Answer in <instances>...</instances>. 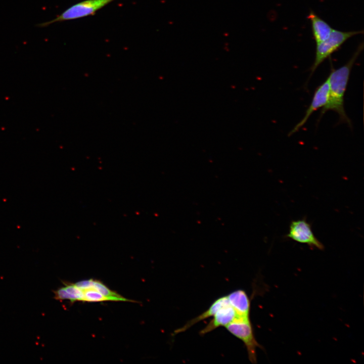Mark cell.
<instances>
[{
    "mask_svg": "<svg viewBox=\"0 0 364 364\" xmlns=\"http://www.w3.org/2000/svg\"><path fill=\"white\" fill-rule=\"evenodd\" d=\"M363 48L362 42L346 64L336 69L331 66V72L328 77L329 82V99L327 104L322 108L320 118L327 111H334L338 114L340 122L346 123L352 128L351 121L344 108V95L352 68Z\"/></svg>",
    "mask_w": 364,
    "mask_h": 364,
    "instance_id": "1",
    "label": "cell"
},
{
    "mask_svg": "<svg viewBox=\"0 0 364 364\" xmlns=\"http://www.w3.org/2000/svg\"><path fill=\"white\" fill-rule=\"evenodd\" d=\"M363 30L343 31L333 29L330 36L324 41L316 44L315 58L310 69L311 77L317 68L351 37L362 34Z\"/></svg>",
    "mask_w": 364,
    "mask_h": 364,
    "instance_id": "2",
    "label": "cell"
},
{
    "mask_svg": "<svg viewBox=\"0 0 364 364\" xmlns=\"http://www.w3.org/2000/svg\"><path fill=\"white\" fill-rule=\"evenodd\" d=\"M115 0H85L67 8L55 18L37 24L45 27L56 22L75 20L94 15L97 11Z\"/></svg>",
    "mask_w": 364,
    "mask_h": 364,
    "instance_id": "3",
    "label": "cell"
},
{
    "mask_svg": "<svg viewBox=\"0 0 364 364\" xmlns=\"http://www.w3.org/2000/svg\"><path fill=\"white\" fill-rule=\"evenodd\" d=\"M227 330L243 341L246 346L248 358L251 362H257L256 349H262L255 338L249 317H237L225 327Z\"/></svg>",
    "mask_w": 364,
    "mask_h": 364,
    "instance_id": "4",
    "label": "cell"
},
{
    "mask_svg": "<svg viewBox=\"0 0 364 364\" xmlns=\"http://www.w3.org/2000/svg\"><path fill=\"white\" fill-rule=\"evenodd\" d=\"M286 237L296 242L305 244L311 248L324 249V245L314 236L311 225L305 218L293 220Z\"/></svg>",
    "mask_w": 364,
    "mask_h": 364,
    "instance_id": "5",
    "label": "cell"
},
{
    "mask_svg": "<svg viewBox=\"0 0 364 364\" xmlns=\"http://www.w3.org/2000/svg\"><path fill=\"white\" fill-rule=\"evenodd\" d=\"M329 96V82L327 79L315 89L310 104L307 108L302 119L289 133L290 136L298 131L307 122L311 114L318 109L324 107L327 103Z\"/></svg>",
    "mask_w": 364,
    "mask_h": 364,
    "instance_id": "6",
    "label": "cell"
},
{
    "mask_svg": "<svg viewBox=\"0 0 364 364\" xmlns=\"http://www.w3.org/2000/svg\"><path fill=\"white\" fill-rule=\"evenodd\" d=\"M237 314L230 305V303L220 308L213 316V318L200 332L201 335H204L215 329L224 326L225 327L232 322Z\"/></svg>",
    "mask_w": 364,
    "mask_h": 364,
    "instance_id": "7",
    "label": "cell"
},
{
    "mask_svg": "<svg viewBox=\"0 0 364 364\" xmlns=\"http://www.w3.org/2000/svg\"><path fill=\"white\" fill-rule=\"evenodd\" d=\"M230 305L239 317H249L250 300L246 292L243 290L234 291L226 296Z\"/></svg>",
    "mask_w": 364,
    "mask_h": 364,
    "instance_id": "8",
    "label": "cell"
},
{
    "mask_svg": "<svg viewBox=\"0 0 364 364\" xmlns=\"http://www.w3.org/2000/svg\"><path fill=\"white\" fill-rule=\"evenodd\" d=\"M307 18L311 24L312 35L316 44L325 40L333 29L332 27L312 10H310Z\"/></svg>",
    "mask_w": 364,
    "mask_h": 364,
    "instance_id": "9",
    "label": "cell"
},
{
    "mask_svg": "<svg viewBox=\"0 0 364 364\" xmlns=\"http://www.w3.org/2000/svg\"><path fill=\"white\" fill-rule=\"evenodd\" d=\"M80 289H92L102 294L114 298L116 301L137 302V301L126 298L115 291L111 290L102 282L93 279L84 280L74 283Z\"/></svg>",
    "mask_w": 364,
    "mask_h": 364,
    "instance_id": "10",
    "label": "cell"
},
{
    "mask_svg": "<svg viewBox=\"0 0 364 364\" xmlns=\"http://www.w3.org/2000/svg\"><path fill=\"white\" fill-rule=\"evenodd\" d=\"M229 303V302L228 301L226 296L221 297L217 299L215 301H214L213 303H212L211 306L206 311L203 312L199 316L189 321L182 327L175 330L174 333L175 334H176L179 333L185 332L197 323L204 319L207 318L210 316H213L215 313L220 308Z\"/></svg>",
    "mask_w": 364,
    "mask_h": 364,
    "instance_id": "11",
    "label": "cell"
},
{
    "mask_svg": "<svg viewBox=\"0 0 364 364\" xmlns=\"http://www.w3.org/2000/svg\"><path fill=\"white\" fill-rule=\"evenodd\" d=\"M79 289L80 301L90 302H103L107 301H116L114 298L106 296L94 289L80 288H79Z\"/></svg>",
    "mask_w": 364,
    "mask_h": 364,
    "instance_id": "12",
    "label": "cell"
}]
</instances>
